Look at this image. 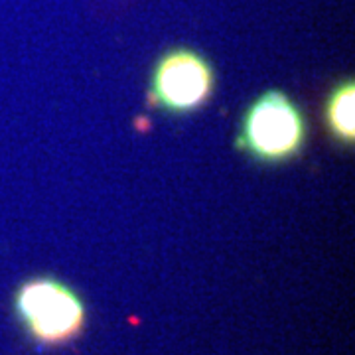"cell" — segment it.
<instances>
[{"mask_svg":"<svg viewBox=\"0 0 355 355\" xmlns=\"http://www.w3.org/2000/svg\"><path fill=\"white\" fill-rule=\"evenodd\" d=\"M14 310L26 334L42 345H64L85 328V302L69 284L53 277H34L14 294Z\"/></svg>","mask_w":355,"mask_h":355,"instance_id":"cell-1","label":"cell"},{"mask_svg":"<svg viewBox=\"0 0 355 355\" xmlns=\"http://www.w3.org/2000/svg\"><path fill=\"white\" fill-rule=\"evenodd\" d=\"M306 119L282 91H265L245 111L237 144L257 162L280 164L296 158L306 142Z\"/></svg>","mask_w":355,"mask_h":355,"instance_id":"cell-2","label":"cell"},{"mask_svg":"<svg viewBox=\"0 0 355 355\" xmlns=\"http://www.w3.org/2000/svg\"><path fill=\"white\" fill-rule=\"evenodd\" d=\"M216 76L209 60L190 48L166 51L150 76V101L170 114H188L209 101Z\"/></svg>","mask_w":355,"mask_h":355,"instance_id":"cell-3","label":"cell"},{"mask_svg":"<svg viewBox=\"0 0 355 355\" xmlns=\"http://www.w3.org/2000/svg\"><path fill=\"white\" fill-rule=\"evenodd\" d=\"M355 85L354 81H342L331 91L326 101V125L331 137L342 142L352 144L355 137Z\"/></svg>","mask_w":355,"mask_h":355,"instance_id":"cell-4","label":"cell"}]
</instances>
